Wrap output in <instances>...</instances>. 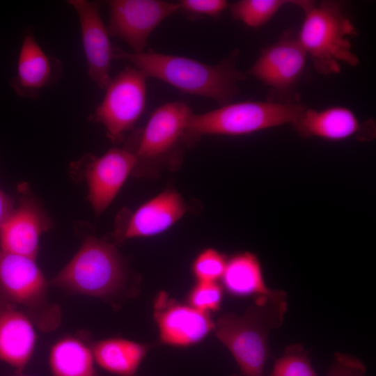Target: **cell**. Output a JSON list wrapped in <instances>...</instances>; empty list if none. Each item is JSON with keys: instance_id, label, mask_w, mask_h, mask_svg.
I'll return each instance as SVG.
<instances>
[{"instance_id": "f1b7e54d", "label": "cell", "mask_w": 376, "mask_h": 376, "mask_svg": "<svg viewBox=\"0 0 376 376\" xmlns=\"http://www.w3.org/2000/svg\"><path fill=\"white\" fill-rule=\"evenodd\" d=\"M15 376H29V375H23V374H22V373H18V375H15Z\"/></svg>"}, {"instance_id": "484cf974", "label": "cell", "mask_w": 376, "mask_h": 376, "mask_svg": "<svg viewBox=\"0 0 376 376\" xmlns=\"http://www.w3.org/2000/svg\"><path fill=\"white\" fill-rule=\"evenodd\" d=\"M177 3L180 11L189 16L212 18H219L229 6L226 0H180Z\"/></svg>"}, {"instance_id": "5b68a950", "label": "cell", "mask_w": 376, "mask_h": 376, "mask_svg": "<svg viewBox=\"0 0 376 376\" xmlns=\"http://www.w3.org/2000/svg\"><path fill=\"white\" fill-rule=\"evenodd\" d=\"M306 106L299 102L243 101L230 102L202 113H193L187 132V144L205 135L242 136L292 125Z\"/></svg>"}, {"instance_id": "3957f363", "label": "cell", "mask_w": 376, "mask_h": 376, "mask_svg": "<svg viewBox=\"0 0 376 376\" xmlns=\"http://www.w3.org/2000/svg\"><path fill=\"white\" fill-rule=\"evenodd\" d=\"M300 8L304 17L297 36L318 73L338 74L342 63L358 65L350 39L357 29L340 1L304 0Z\"/></svg>"}, {"instance_id": "6da1fadb", "label": "cell", "mask_w": 376, "mask_h": 376, "mask_svg": "<svg viewBox=\"0 0 376 376\" xmlns=\"http://www.w3.org/2000/svg\"><path fill=\"white\" fill-rule=\"evenodd\" d=\"M238 55L239 50L235 49L220 63L210 65L151 49L130 52L113 45V56L132 64L147 78L167 83L182 93L212 99L222 106L233 102L240 93L238 83L246 79L236 67Z\"/></svg>"}, {"instance_id": "8fae6325", "label": "cell", "mask_w": 376, "mask_h": 376, "mask_svg": "<svg viewBox=\"0 0 376 376\" xmlns=\"http://www.w3.org/2000/svg\"><path fill=\"white\" fill-rule=\"evenodd\" d=\"M107 30L134 53L145 52L152 31L166 18L180 12L177 2L162 0H111Z\"/></svg>"}, {"instance_id": "7c38bea8", "label": "cell", "mask_w": 376, "mask_h": 376, "mask_svg": "<svg viewBox=\"0 0 376 376\" xmlns=\"http://www.w3.org/2000/svg\"><path fill=\"white\" fill-rule=\"evenodd\" d=\"M19 187L18 204L0 230V249L36 260L40 237L52 221L29 187Z\"/></svg>"}, {"instance_id": "30bf717a", "label": "cell", "mask_w": 376, "mask_h": 376, "mask_svg": "<svg viewBox=\"0 0 376 376\" xmlns=\"http://www.w3.org/2000/svg\"><path fill=\"white\" fill-rule=\"evenodd\" d=\"M307 55L297 36L290 32L263 49L247 73L267 86L274 102H288L304 74Z\"/></svg>"}, {"instance_id": "4316f807", "label": "cell", "mask_w": 376, "mask_h": 376, "mask_svg": "<svg viewBox=\"0 0 376 376\" xmlns=\"http://www.w3.org/2000/svg\"><path fill=\"white\" fill-rule=\"evenodd\" d=\"M366 372V366L361 360L354 356L337 352L327 376H363Z\"/></svg>"}, {"instance_id": "9a60e30c", "label": "cell", "mask_w": 376, "mask_h": 376, "mask_svg": "<svg viewBox=\"0 0 376 376\" xmlns=\"http://www.w3.org/2000/svg\"><path fill=\"white\" fill-rule=\"evenodd\" d=\"M67 2L78 15L88 75L100 88L105 89L111 80L110 69L113 59V45L100 15V3L88 0Z\"/></svg>"}, {"instance_id": "5bb4252c", "label": "cell", "mask_w": 376, "mask_h": 376, "mask_svg": "<svg viewBox=\"0 0 376 376\" xmlns=\"http://www.w3.org/2000/svg\"><path fill=\"white\" fill-rule=\"evenodd\" d=\"M154 318L160 340L171 346L187 347L196 344L214 327L209 313L189 304H180L165 292H160L155 298Z\"/></svg>"}, {"instance_id": "2e32d148", "label": "cell", "mask_w": 376, "mask_h": 376, "mask_svg": "<svg viewBox=\"0 0 376 376\" xmlns=\"http://www.w3.org/2000/svg\"><path fill=\"white\" fill-rule=\"evenodd\" d=\"M61 75V63L54 56L44 51L29 31L23 38L15 75L10 86L20 97L36 99L52 86Z\"/></svg>"}, {"instance_id": "4fadbf2b", "label": "cell", "mask_w": 376, "mask_h": 376, "mask_svg": "<svg viewBox=\"0 0 376 376\" xmlns=\"http://www.w3.org/2000/svg\"><path fill=\"white\" fill-rule=\"evenodd\" d=\"M187 210L181 195L166 189L148 200L132 213L120 214L113 232L116 242L159 235L180 220Z\"/></svg>"}, {"instance_id": "44dd1931", "label": "cell", "mask_w": 376, "mask_h": 376, "mask_svg": "<svg viewBox=\"0 0 376 376\" xmlns=\"http://www.w3.org/2000/svg\"><path fill=\"white\" fill-rule=\"evenodd\" d=\"M97 366L118 376H134L149 350L142 343L123 338L92 342Z\"/></svg>"}, {"instance_id": "ac0fdd59", "label": "cell", "mask_w": 376, "mask_h": 376, "mask_svg": "<svg viewBox=\"0 0 376 376\" xmlns=\"http://www.w3.org/2000/svg\"><path fill=\"white\" fill-rule=\"evenodd\" d=\"M370 125V121L361 123L349 108L334 106L322 109L306 107L292 126L303 138L338 141L359 136Z\"/></svg>"}, {"instance_id": "cb8c5ba5", "label": "cell", "mask_w": 376, "mask_h": 376, "mask_svg": "<svg viewBox=\"0 0 376 376\" xmlns=\"http://www.w3.org/2000/svg\"><path fill=\"white\" fill-rule=\"evenodd\" d=\"M227 259L214 249L201 252L192 264V272L197 282H217L221 279Z\"/></svg>"}, {"instance_id": "d6986e66", "label": "cell", "mask_w": 376, "mask_h": 376, "mask_svg": "<svg viewBox=\"0 0 376 376\" xmlns=\"http://www.w3.org/2000/svg\"><path fill=\"white\" fill-rule=\"evenodd\" d=\"M48 361L52 376H100L92 342L83 334L58 340L50 348Z\"/></svg>"}, {"instance_id": "ffe728a7", "label": "cell", "mask_w": 376, "mask_h": 376, "mask_svg": "<svg viewBox=\"0 0 376 376\" xmlns=\"http://www.w3.org/2000/svg\"><path fill=\"white\" fill-rule=\"evenodd\" d=\"M226 289L239 297H276L284 291L269 288L264 281L261 265L253 253L244 251L227 260L221 277Z\"/></svg>"}, {"instance_id": "8992f818", "label": "cell", "mask_w": 376, "mask_h": 376, "mask_svg": "<svg viewBox=\"0 0 376 376\" xmlns=\"http://www.w3.org/2000/svg\"><path fill=\"white\" fill-rule=\"evenodd\" d=\"M48 285L36 259L0 249L1 292L43 332L56 330L62 318L59 306L48 300Z\"/></svg>"}, {"instance_id": "e0dca14e", "label": "cell", "mask_w": 376, "mask_h": 376, "mask_svg": "<svg viewBox=\"0 0 376 376\" xmlns=\"http://www.w3.org/2000/svg\"><path fill=\"white\" fill-rule=\"evenodd\" d=\"M30 318L6 303L0 307V360L22 373L35 351L37 335Z\"/></svg>"}, {"instance_id": "ba28073f", "label": "cell", "mask_w": 376, "mask_h": 376, "mask_svg": "<svg viewBox=\"0 0 376 376\" xmlns=\"http://www.w3.org/2000/svg\"><path fill=\"white\" fill-rule=\"evenodd\" d=\"M147 77L137 68L127 66L111 79L104 97L89 120L102 124L114 143L124 139L142 115L146 102Z\"/></svg>"}, {"instance_id": "277c9868", "label": "cell", "mask_w": 376, "mask_h": 376, "mask_svg": "<svg viewBox=\"0 0 376 376\" xmlns=\"http://www.w3.org/2000/svg\"><path fill=\"white\" fill-rule=\"evenodd\" d=\"M125 261L114 244L87 235L70 261L49 281L65 290L112 299L125 289Z\"/></svg>"}, {"instance_id": "603a6c76", "label": "cell", "mask_w": 376, "mask_h": 376, "mask_svg": "<svg viewBox=\"0 0 376 376\" xmlns=\"http://www.w3.org/2000/svg\"><path fill=\"white\" fill-rule=\"evenodd\" d=\"M269 376H318L308 352L299 344L289 345L275 362Z\"/></svg>"}, {"instance_id": "83f0119b", "label": "cell", "mask_w": 376, "mask_h": 376, "mask_svg": "<svg viewBox=\"0 0 376 376\" xmlns=\"http://www.w3.org/2000/svg\"><path fill=\"white\" fill-rule=\"evenodd\" d=\"M14 207L13 199L0 189V230Z\"/></svg>"}, {"instance_id": "d4e9b609", "label": "cell", "mask_w": 376, "mask_h": 376, "mask_svg": "<svg viewBox=\"0 0 376 376\" xmlns=\"http://www.w3.org/2000/svg\"><path fill=\"white\" fill-rule=\"evenodd\" d=\"M223 290L217 282H197L188 295V304L209 313L220 308Z\"/></svg>"}, {"instance_id": "52a82bcc", "label": "cell", "mask_w": 376, "mask_h": 376, "mask_svg": "<svg viewBox=\"0 0 376 376\" xmlns=\"http://www.w3.org/2000/svg\"><path fill=\"white\" fill-rule=\"evenodd\" d=\"M193 111L183 101L164 103L150 115L145 127L130 137L126 146L134 152V172L165 161H176L186 143Z\"/></svg>"}, {"instance_id": "7402d4cb", "label": "cell", "mask_w": 376, "mask_h": 376, "mask_svg": "<svg viewBox=\"0 0 376 376\" xmlns=\"http://www.w3.org/2000/svg\"><path fill=\"white\" fill-rule=\"evenodd\" d=\"M303 0H240L228 8L232 17L246 26L258 29L267 24L283 6L299 7Z\"/></svg>"}, {"instance_id": "9c48e42d", "label": "cell", "mask_w": 376, "mask_h": 376, "mask_svg": "<svg viewBox=\"0 0 376 376\" xmlns=\"http://www.w3.org/2000/svg\"><path fill=\"white\" fill-rule=\"evenodd\" d=\"M136 165L135 155L125 145L100 157L86 154L72 166L75 175L86 180L88 199L97 216L111 203Z\"/></svg>"}, {"instance_id": "7a4b0ae2", "label": "cell", "mask_w": 376, "mask_h": 376, "mask_svg": "<svg viewBox=\"0 0 376 376\" xmlns=\"http://www.w3.org/2000/svg\"><path fill=\"white\" fill-rule=\"evenodd\" d=\"M287 295L258 297L242 315L226 313L214 323L217 338L235 359L242 376H263L269 349L271 331L283 322Z\"/></svg>"}]
</instances>
